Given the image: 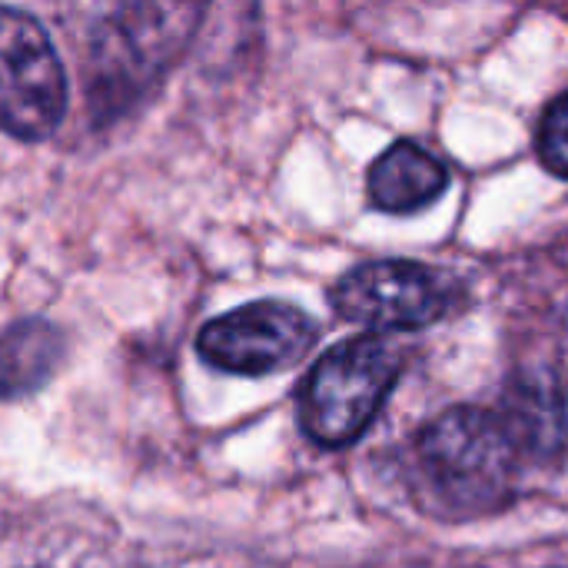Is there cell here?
Segmentation results:
<instances>
[{"label": "cell", "instance_id": "cell-7", "mask_svg": "<svg viewBox=\"0 0 568 568\" xmlns=\"http://www.w3.org/2000/svg\"><path fill=\"white\" fill-rule=\"evenodd\" d=\"M60 356V333L50 323L30 320L0 333V396L37 389Z\"/></svg>", "mask_w": 568, "mask_h": 568}, {"label": "cell", "instance_id": "cell-4", "mask_svg": "<svg viewBox=\"0 0 568 568\" xmlns=\"http://www.w3.org/2000/svg\"><path fill=\"white\" fill-rule=\"evenodd\" d=\"M316 343V323L276 300L240 306L200 329V356L236 376H266L296 366Z\"/></svg>", "mask_w": 568, "mask_h": 568}, {"label": "cell", "instance_id": "cell-6", "mask_svg": "<svg viewBox=\"0 0 568 568\" xmlns=\"http://www.w3.org/2000/svg\"><path fill=\"white\" fill-rule=\"evenodd\" d=\"M446 190V166L419 143H393L369 170V200L383 213H416Z\"/></svg>", "mask_w": 568, "mask_h": 568}, {"label": "cell", "instance_id": "cell-1", "mask_svg": "<svg viewBox=\"0 0 568 568\" xmlns=\"http://www.w3.org/2000/svg\"><path fill=\"white\" fill-rule=\"evenodd\" d=\"M526 446L529 439L509 413L459 406L423 429L416 459L443 506L483 513L509 493Z\"/></svg>", "mask_w": 568, "mask_h": 568}, {"label": "cell", "instance_id": "cell-8", "mask_svg": "<svg viewBox=\"0 0 568 568\" xmlns=\"http://www.w3.org/2000/svg\"><path fill=\"white\" fill-rule=\"evenodd\" d=\"M539 156L542 163L556 173L568 180V93L559 97L546 116H542V126H539Z\"/></svg>", "mask_w": 568, "mask_h": 568}, {"label": "cell", "instance_id": "cell-2", "mask_svg": "<svg viewBox=\"0 0 568 568\" xmlns=\"http://www.w3.org/2000/svg\"><path fill=\"white\" fill-rule=\"evenodd\" d=\"M399 353L379 336H359L333 346L306 376L300 419L313 443L349 446L379 413L399 376Z\"/></svg>", "mask_w": 568, "mask_h": 568}, {"label": "cell", "instance_id": "cell-5", "mask_svg": "<svg viewBox=\"0 0 568 568\" xmlns=\"http://www.w3.org/2000/svg\"><path fill=\"white\" fill-rule=\"evenodd\" d=\"M333 306L343 320L386 333V329H419L436 323L449 310L446 280L406 260L366 263L349 270L333 286Z\"/></svg>", "mask_w": 568, "mask_h": 568}, {"label": "cell", "instance_id": "cell-3", "mask_svg": "<svg viewBox=\"0 0 568 568\" xmlns=\"http://www.w3.org/2000/svg\"><path fill=\"white\" fill-rule=\"evenodd\" d=\"M67 113V73L43 27L0 7V130L17 140L50 136Z\"/></svg>", "mask_w": 568, "mask_h": 568}]
</instances>
